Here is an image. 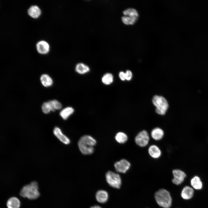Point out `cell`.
Wrapping results in <instances>:
<instances>
[{"label": "cell", "instance_id": "277c9868", "mask_svg": "<svg viewBox=\"0 0 208 208\" xmlns=\"http://www.w3.org/2000/svg\"><path fill=\"white\" fill-rule=\"evenodd\" d=\"M152 102L156 107V112L160 115H164L168 107V105L166 99L163 96H155L153 98Z\"/></svg>", "mask_w": 208, "mask_h": 208}, {"label": "cell", "instance_id": "44dd1931", "mask_svg": "<svg viewBox=\"0 0 208 208\" xmlns=\"http://www.w3.org/2000/svg\"><path fill=\"white\" fill-rule=\"evenodd\" d=\"M40 79L42 85L45 87L50 86L53 84L52 79L47 75H42L40 77Z\"/></svg>", "mask_w": 208, "mask_h": 208}, {"label": "cell", "instance_id": "5bb4252c", "mask_svg": "<svg viewBox=\"0 0 208 208\" xmlns=\"http://www.w3.org/2000/svg\"><path fill=\"white\" fill-rule=\"evenodd\" d=\"M151 135L153 139L155 140L158 141L160 140L163 138L164 132L161 128L156 127L152 130Z\"/></svg>", "mask_w": 208, "mask_h": 208}, {"label": "cell", "instance_id": "8992f818", "mask_svg": "<svg viewBox=\"0 0 208 208\" xmlns=\"http://www.w3.org/2000/svg\"><path fill=\"white\" fill-rule=\"evenodd\" d=\"M105 176L107 183L111 186L117 189L120 188L121 180L118 174L109 171L106 173Z\"/></svg>", "mask_w": 208, "mask_h": 208}, {"label": "cell", "instance_id": "8fae6325", "mask_svg": "<svg viewBox=\"0 0 208 208\" xmlns=\"http://www.w3.org/2000/svg\"><path fill=\"white\" fill-rule=\"evenodd\" d=\"M36 47L38 52L42 54L47 53L49 50L50 47L49 44L44 40H42L38 42Z\"/></svg>", "mask_w": 208, "mask_h": 208}, {"label": "cell", "instance_id": "484cf974", "mask_svg": "<svg viewBox=\"0 0 208 208\" xmlns=\"http://www.w3.org/2000/svg\"><path fill=\"white\" fill-rule=\"evenodd\" d=\"M126 79L127 80H130L132 76V74L131 71L127 70L125 73Z\"/></svg>", "mask_w": 208, "mask_h": 208}, {"label": "cell", "instance_id": "52a82bcc", "mask_svg": "<svg viewBox=\"0 0 208 208\" xmlns=\"http://www.w3.org/2000/svg\"><path fill=\"white\" fill-rule=\"evenodd\" d=\"M149 136L148 132L143 130L140 131L136 136L135 141L136 144L141 147L146 146L149 141Z\"/></svg>", "mask_w": 208, "mask_h": 208}, {"label": "cell", "instance_id": "83f0119b", "mask_svg": "<svg viewBox=\"0 0 208 208\" xmlns=\"http://www.w3.org/2000/svg\"><path fill=\"white\" fill-rule=\"evenodd\" d=\"M90 208H102L101 207H100L98 205H95L93 207H90Z\"/></svg>", "mask_w": 208, "mask_h": 208}, {"label": "cell", "instance_id": "9a60e30c", "mask_svg": "<svg viewBox=\"0 0 208 208\" xmlns=\"http://www.w3.org/2000/svg\"><path fill=\"white\" fill-rule=\"evenodd\" d=\"M28 14L31 17L36 18H38L41 14V12L40 9L37 5L31 6L28 10Z\"/></svg>", "mask_w": 208, "mask_h": 208}, {"label": "cell", "instance_id": "7402d4cb", "mask_svg": "<svg viewBox=\"0 0 208 208\" xmlns=\"http://www.w3.org/2000/svg\"><path fill=\"white\" fill-rule=\"evenodd\" d=\"M115 139L116 141L119 143L123 144L127 142L128 139V136L125 133L120 132L116 135Z\"/></svg>", "mask_w": 208, "mask_h": 208}, {"label": "cell", "instance_id": "cb8c5ba5", "mask_svg": "<svg viewBox=\"0 0 208 208\" xmlns=\"http://www.w3.org/2000/svg\"><path fill=\"white\" fill-rule=\"evenodd\" d=\"M113 81L112 75L109 73L105 74L102 78V81L104 84L109 85L112 83Z\"/></svg>", "mask_w": 208, "mask_h": 208}, {"label": "cell", "instance_id": "ffe728a7", "mask_svg": "<svg viewBox=\"0 0 208 208\" xmlns=\"http://www.w3.org/2000/svg\"><path fill=\"white\" fill-rule=\"evenodd\" d=\"M191 184L192 187L196 190L201 189L202 183L200 178L197 176L194 177L191 180Z\"/></svg>", "mask_w": 208, "mask_h": 208}, {"label": "cell", "instance_id": "3957f363", "mask_svg": "<svg viewBox=\"0 0 208 208\" xmlns=\"http://www.w3.org/2000/svg\"><path fill=\"white\" fill-rule=\"evenodd\" d=\"M155 198L157 204L164 208H169L171 205L172 198L169 192L164 189H161L157 192Z\"/></svg>", "mask_w": 208, "mask_h": 208}, {"label": "cell", "instance_id": "4316f807", "mask_svg": "<svg viewBox=\"0 0 208 208\" xmlns=\"http://www.w3.org/2000/svg\"><path fill=\"white\" fill-rule=\"evenodd\" d=\"M119 77L120 79L122 81H124L126 79L125 73L121 71L119 73Z\"/></svg>", "mask_w": 208, "mask_h": 208}, {"label": "cell", "instance_id": "4fadbf2b", "mask_svg": "<svg viewBox=\"0 0 208 208\" xmlns=\"http://www.w3.org/2000/svg\"><path fill=\"white\" fill-rule=\"evenodd\" d=\"M96 198L99 202L104 203L107 200L108 198V194L107 192L104 190H99L96 193Z\"/></svg>", "mask_w": 208, "mask_h": 208}, {"label": "cell", "instance_id": "2e32d148", "mask_svg": "<svg viewBox=\"0 0 208 208\" xmlns=\"http://www.w3.org/2000/svg\"><path fill=\"white\" fill-rule=\"evenodd\" d=\"M194 191L193 189L188 186L184 187L182 190L181 196L183 198L186 200L191 199L193 196Z\"/></svg>", "mask_w": 208, "mask_h": 208}, {"label": "cell", "instance_id": "d4e9b609", "mask_svg": "<svg viewBox=\"0 0 208 208\" xmlns=\"http://www.w3.org/2000/svg\"><path fill=\"white\" fill-rule=\"evenodd\" d=\"M42 108L43 112L45 114H48L51 111L47 102L43 103L42 105Z\"/></svg>", "mask_w": 208, "mask_h": 208}, {"label": "cell", "instance_id": "6da1fadb", "mask_svg": "<svg viewBox=\"0 0 208 208\" xmlns=\"http://www.w3.org/2000/svg\"><path fill=\"white\" fill-rule=\"evenodd\" d=\"M96 143L95 140L91 136L84 135L79 140L78 146L82 153L86 155H90L93 153V146L96 145Z\"/></svg>", "mask_w": 208, "mask_h": 208}, {"label": "cell", "instance_id": "30bf717a", "mask_svg": "<svg viewBox=\"0 0 208 208\" xmlns=\"http://www.w3.org/2000/svg\"><path fill=\"white\" fill-rule=\"evenodd\" d=\"M53 133L57 138L63 143L66 144L70 143V140L63 133L60 129L58 127H55L54 128Z\"/></svg>", "mask_w": 208, "mask_h": 208}, {"label": "cell", "instance_id": "9c48e42d", "mask_svg": "<svg viewBox=\"0 0 208 208\" xmlns=\"http://www.w3.org/2000/svg\"><path fill=\"white\" fill-rule=\"evenodd\" d=\"M172 174L174 178L172 181L173 183L177 185L183 183L186 176L185 173L183 171L179 169L173 170Z\"/></svg>", "mask_w": 208, "mask_h": 208}, {"label": "cell", "instance_id": "ba28073f", "mask_svg": "<svg viewBox=\"0 0 208 208\" xmlns=\"http://www.w3.org/2000/svg\"><path fill=\"white\" fill-rule=\"evenodd\" d=\"M130 163L127 160L123 159L115 162L114 167L116 171L118 172L125 173L129 169Z\"/></svg>", "mask_w": 208, "mask_h": 208}, {"label": "cell", "instance_id": "5b68a950", "mask_svg": "<svg viewBox=\"0 0 208 208\" xmlns=\"http://www.w3.org/2000/svg\"><path fill=\"white\" fill-rule=\"evenodd\" d=\"M124 15L121 18L122 22L126 25H133L137 21L139 14L137 11L133 8H128L123 12Z\"/></svg>", "mask_w": 208, "mask_h": 208}, {"label": "cell", "instance_id": "e0dca14e", "mask_svg": "<svg viewBox=\"0 0 208 208\" xmlns=\"http://www.w3.org/2000/svg\"><path fill=\"white\" fill-rule=\"evenodd\" d=\"M20 206V201L16 197H11L7 201V206L8 208H19Z\"/></svg>", "mask_w": 208, "mask_h": 208}, {"label": "cell", "instance_id": "7c38bea8", "mask_svg": "<svg viewBox=\"0 0 208 208\" xmlns=\"http://www.w3.org/2000/svg\"><path fill=\"white\" fill-rule=\"evenodd\" d=\"M148 153L152 158L157 159L161 155V151L159 148L155 145L150 146L148 148Z\"/></svg>", "mask_w": 208, "mask_h": 208}, {"label": "cell", "instance_id": "603a6c76", "mask_svg": "<svg viewBox=\"0 0 208 208\" xmlns=\"http://www.w3.org/2000/svg\"><path fill=\"white\" fill-rule=\"evenodd\" d=\"M49 104L51 111H55L56 109L59 110L62 107V104L59 101L55 100L50 101L47 102Z\"/></svg>", "mask_w": 208, "mask_h": 208}, {"label": "cell", "instance_id": "d6986e66", "mask_svg": "<svg viewBox=\"0 0 208 208\" xmlns=\"http://www.w3.org/2000/svg\"><path fill=\"white\" fill-rule=\"evenodd\" d=\"M74 110L72 107H67L63 109L60 112V115L64 120L67 119L74 112Z\"/></svg>", "mask_w": 208, "mask_h": 208}, {"label": "cell", "instance_id": "7a4b0ae2", "mask_svg": "<svg viewBox=\"0 0 208 208\" xmlns=\"http://www.w3.org/2000/svg\"><path fill=\"white\" fill-rule=\"evenodd\" d=\"M19 195L23 197L27 198L30 200H35L38 198L40 194L37 182L33 181L29 184L24 185L20 191Z\"/></svg>", "mask_w": 208, "mask_h": 208}, {"label": "cell", "instance_id": "ac0fdd59", "mask_svg": "<svg viewBox=\"0 0 208 208\" xmlns=\"http://www.w3.org/2000/svg\"><path fill=\"white\" fill-rule=\"evenodd\" d=\"M75 70L79 74H84L88 72L90 70V68L88 66L83 63H80L76 65Z\"/></svg>", "mask_w": 208, "mask_h": 208}]
</instances>
